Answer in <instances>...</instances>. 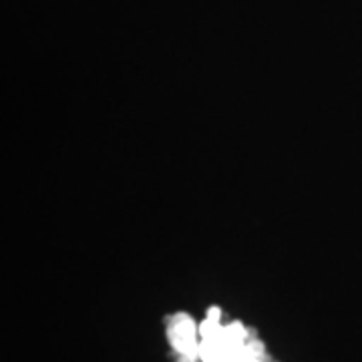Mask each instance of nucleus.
I'll return each instance as SVG.
<instances>
[{
    "mask_svg": "<svg viewBox=\"0 0 362 362\" xmlns=\"http://www.w3.org/2000/svg\"><path fill=\"white\" fill-rule=\"evenodd\" d=\"M169 337L173 340L175 349L180 350L185 358H189L192 362L197 358L194 322L189 316H175L171 320V326H169Z\"/></svg>",
    "mask_w": 362,
    "mask_h": 362,
    "instance_id": "1",
    "label": "nucleus"
}]
</instances>
